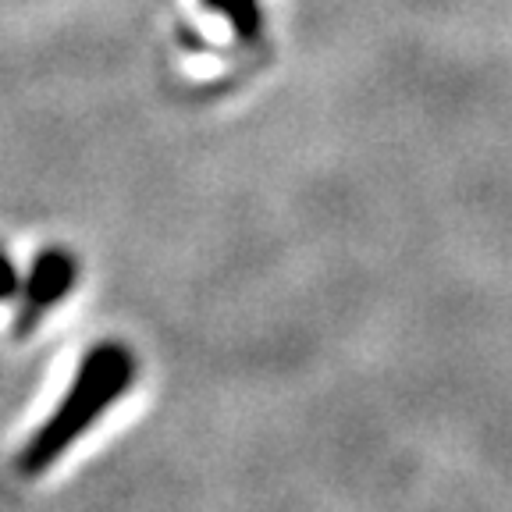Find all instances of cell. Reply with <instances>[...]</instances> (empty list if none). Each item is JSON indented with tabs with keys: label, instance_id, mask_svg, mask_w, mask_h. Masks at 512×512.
Returning a JSON list of instances; mask_svg holds the SVG:
<instances>
[{
	"label": "cell",
	"instance_id": "obj_2",
	"mask_svg": "<svg viewBox=\"0 0 512 512\" xmlns=\"http://www.w3.org/2000/svg\"><path fill=\"white\" fill-rule=\"evenodd\" d=\"M75 278H79V264H75V256L68 249H43L32 260L25 285H18L22 288V328H32L50 306L61 303L75 288Z\"/></svg>",
	"mask_w": 512,
	"mask_h": 512
},
{
	"label": "cell",
	"instance_id": "obj_4",
	"mask_svg": "<svg viewBox=\"0 0 512 512\" xmlns=\"http://www.w3.org/2000/svg\"><path fill=\"white\" fill-rule=\"evenodd\" d=\"M18 292V271L8 253H0V299H11Z\"/></svg>",
	"mask_w": 512,
	"mask_h": 512
},
{
	"label": "cell",
	"instance_id": "obj_3",
	"mask_svg": "<svg viewBox=\"0 0 512 512\" xmlns=\"http://www.w3.org/2000/svg\"><path fill=\"white\" fill-rule=\"evenodd\" d=\"M203 8L221 15L242 43H256L264 36V8H260V0H203Z\"/></svg>",
	"mask_w": 512,
	"mask_h": 512
},
{
	"label": "cell",
	"instance_id": "obj_1",
	"mask_svg": "<svg viewBox=\"0 0 512 512\" xmlns=\"http://www.w3.org/2000/svg\"><path fill=\"white\" fill-rule=\"evenodd\" d=\"M132 381H136V356L125 345L104 342L89 349L64 402L47 416V424L36 431V438L22 448L18 470L29 477L50 470L132 388Z\"/></svg>",
	"mask_w": 512,
	"mask_h": 512
}]
</instances>
